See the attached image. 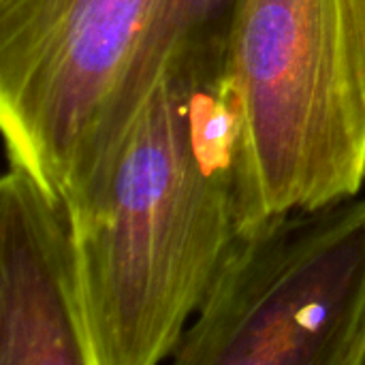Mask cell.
Here are the masks:
<instances>
[{
	"instance_id": "1",
	"label": "cell",
	"mask_w": 365,
	"mask_h": 365,
	"mask_svg": "<svg viewBox=\"0 0 365 365\" xmlns=\"http://www.w3.org/2000/svg\"><path fill=\"white\" fill-rule=\"evenodd\" d=\"M242 105L227 51L167 66L73 225L88 365L171 361L240 237Z\"/></svg>"
},
{
	"instance_id": "5",
	"label": "cell",
	"mask_w": 365,
	"mask_h": 365,
	"mask_svg": "<svg viewBox=\"0 0 365 365\" xmlns=\"http://www.w3.org/2000/svg\"><path fill=\"white\" fill-rule=\"evenodd\" d=\"M0 365H88L68 207L13 160L0 182Z\"/></svg>"
},
{
	"instance_id": "3",
	"label": "cell",
	"mask_w": 365,
	"mask_h": 365,
	"mask_svg": "<svg viewBox=\"0 0 365 365\" xmlns=\"http://www.w3.org/2000/svg\"><path fill=\"white\" fill-rule=\"evenodd\" d=\"M167 0H0L6 156L68 212L105 188L122 109Z\"/></svg>"
},
{
	"instance_id": "2",
	"label": "cell",
	"mask_w": 365,
	"mask_h": 365,
	"mask_svg": "<svg viewBox=\"0 0 365 365\" xmlns=\"http://www.w3.org/2000/svg\"><path fill=\"white\" fill-rule=\"evenodd\" d=\"M229 73L244 118L240 233L365 184V0H237Z\"/></svg>"
},
{
	"instance_id": "6",
	"label": "cell",
	"mask_w": 365,
	"mask_h": 365,
	"mask_svg": "<svg viewBox=\"0 0 365 365\" xmlns=\"http://www.w3.org/2000/svg\"><path fill=\"white\" fill-rule=\"evenodd\" d=\"M235 4L237 0H167L165 2L122 109L113 163L120 143L124 139V133L128 130L139 105L145 101L158 75L167 66L199 53L227 51Z\"/></svg>"
},
{
	"instance_id": "4",
	"label": "cell",
	"mask_w": 365,
	"mask_h": 365,
	"mask_svg": "<svg viewBox=\"0 0 365 365\" xmlns=\"http://www.w3.org/2000/svg\"><path fill=\"white\" fill-rule=\"evenodd\" d=\"M365 289V197L240 233L175 365H338Z\"/></svg>"
},
{
	"instance_id": "7",
	"label": "cell",
	"mask_w": 365,
	"mask_h": 365,
	"mask_svg": "<svg viewBox=\"0 0 365 365\" xmlns=\"http://www.w3.org/2000/svg\"><path fill=\"white\" fill-rule=\"evenodd\" d=\"M338 365H365V289L355 310L349 336L344 340Z\"/></svg>"
}]
</instances>
